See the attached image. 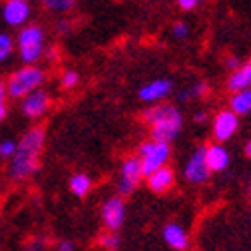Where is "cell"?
<instances>
[{
  "label": "cell",
  "instance_id": "obj_29",
  "mask_svg": "<svg viewBox=\"0 0 251 251\" xmlns=\"http://www.w3.org/2000/svg\"><path fill=\"white\" fill-rule=\"evenodd\" d=\"M239 64H241V62H239V60H237L235 56H227V58H226V66H227V68H229L231 72H233V70H235V68H237Z\"/></svg>",
  "mask_w": 251,
  "mask_h": 251
},
{
  "label": "cell",
  "instance_id": "obj_8",
  "mask_svg": "<svg viewBox=\"0 0 251 251\" xmlns=\"http://www.w3.org/2000/svg\"><path fill=\"white\" fill-rule=\"evenodd\" d=\"M2 20L6 26L10 28H22L28 24L30 14H32V8H30V2H22V0H6L2 4Z\"/></svg>",
  "mask_w": 251,
  "mask_h": 251
},
{
  "label": "cell",
  "instance_id": "obj_30",
  "mask_svg": "<svg viewBox=\"0 0 251 251\" xmlns=\"http://www.w3.org/2000/svg\"><path fill=\"white\" fill-rule=\"evenodd\" d=\"M6 98H8V94H6V80L0 78V102H4Z\"/></svg>",
  "mask_w": 251,
  "mask_h": 251
},
{
  "label": "cell",
  "instance_id": "obj_13",
  "mask_svg": "<svg viewBox=\"0 0 251 251\" xmlns=\"http://www.w3.org/2000/svg\"><path fill=\"white\" fill-rule=\"evenodd\" d=\"M203 158H205L207 170L209 172H217V174L226 172L229 168V162H231L229 151L222 144H211V146L203 148Z\"/></svg>",
  "mask_w": 251,
  "mask_h": 251
},
{
  "label": "cell",
  "instance_id": "obj_32",
  "mask_svg": "<svg viewBox=\"0 0 251 251\" xmlns=\"http://www.w3.org/2000/svg\"><path fill=\"white\" fill-rule=\"evenodd\" d=\"M6 114H8V108H6V104H4V102H0V124L4 122Z\"/></svg>",
  "mask_w": 251,
  "mask_h": 251
},
{
  "label": "cell",
  "instance_id": "obj_25",
  "mask_svg": "<svg viewBox=\"0 0 251 251\" xmlns=\"http://www.w3.org/2000/svg\"><path fill=\"white\" fill-rule=\"evenodd\" d=\"M172 34H174L176 38H185V36H187V24H185V22H176V24L172 26Z\"/></svg>",
  "mask_w": 251,
  "mask_h": 251
},
{
  "label": "cell",
  "instance_id": "obj_11",
  "mask_svg": "<svg viewBox=\"0 0 251 251\" xmlns=\"http://www.w3.org/2000/svg\"><path fill=\"white\" fill-rule=\"evenodd\" d=\"M172 88H174V82L168 80V78H158V80H151L148 84H144L138 92L140 100L144 102H150V104H160L164 98H168L172 94Z\"/></svg>",
  "mask_w": 251,
  "mask_h": 251
},
{
  "label": "cell",
  "instance_id": "obj_7",
  "mask_svg": "<svg viewBox=\"0 0 251 251\" xmlns=\"http://www.w3.org/2000/svg\"><path fill=\"white\" fill-rule=\"evenodd\" d=\"M237 130H239V116H235L229 108L215 114V118H213V138L217 140V144H224V142L231 140Z\"/></svg>",
  "mask_w": 251,
  "mask_h": 251
},
{
  "label": "cell",
  "instance_id": "obj_27",
  "mask_svg": "<svg viewBox=\"0 0 251 251\" xmlns=\"http://www.w3.org/2000/svg\"><path fill=\"white\" fill-rule=\"evenodd\" d=\"M56 30H58L60 34H68L70 30H72V24H70L68 20H60V22L56 24Z\"/></svg>",
  "mask_w": 251,
  "mask_h": 251
},
{
  "label": "cell",
  "instance_id": "obj_18",
  "mask_svg": "<svg viewBox=\"0 0 251 251\" xmlns=\"http://www.w3.org/2000/svg\"><path fill=\"white\" fill-rule=\"evenodd\" d=\"M90 190H92V179L86 174H72V177H70V192L76 198L88 196Z\"/></svg>",
  "mask_w": 251,
  "mask_h": 251
},
{
  "label": "cell",
  "instance_id": "obj_21",
  "mask_svg": "<svg viewBox=\"0 0 251 251\" xmlns=\"http://www.w3.org/2000/svg\"><path fill=\"white\" fill-rule=\"evenodd\" d=\"M98 245L104 247V249H116L120 245V235L114 233V231H108V233H102L98 237Z\"/></svg>",
  "mask_w": 251,
  "mask_h": 251
},
{
  "label": "cell",
  "instance_id": "obj_5",
  "mask_svg": "<svg viewBox=\"0 0 251 251\" xmlns=\"http://www.w3.org/2000/svg\"><path fill=\"white\" fill-rule=\"evenodd\" d=\"M170 155H172L170 144L153 142V140L144 142V144L140 146V151H138V158H140V164H142V174H144V177H148V176L153 174L155 170L168 166Z\"/></svg>",
  "mask_w": 251,
  "mask_h": 251
},
{
  "label": "cell",
  "instance_id": "obj_6",
  "mask_svg": "<svg viewBox=\"0 0 251 251\" xmlns=\"http://www.w3.org/2000/svg\"><path fill=\"white\" fill-rule=\"evenodd\" d=\"M144 179V174H142V164H140V158L138 155H130L122 162V168H120V179H118V192H120V198L122 196H130L136 192V187L140 185V181Z\"/></svg>",
  "mask_w": 251,
  "mask_h": 251
},
{
  "label": "cell",
  "instance_id": "obj_19",
  "mask_svg": "<svg viewBox=\"0 0 251 251\" xmlns=\"http://www.w3.org/2000/svg\"><path fill=\"white\" fill-rule=\"evenodd\" d=\"M40 2H42L48 10L62 14V12H70V10L76 6L78 0H40Z\"/></svg>",
  "mask_w": 251,
  "mask_h": 251
},
{
  "label": "cell",
  "instance_id": "obj_22",
  "mask_svg": "<svg viewBox=\"0 0 251 251\" xmlns=\"http://www.w3.org/2000/svg\"><path fill=\"white\" fill-rule=\"evenodd\" d=\"M78 82H80V74H78L76 70H66L64 74H62V78H60V86L64 88V90L76 88Z\"/></svg>",
  "mask_w": 251,
  "mask_h": 251
},
{
  "label": "cell",
  "instance_id": "obj_24",
  "mask_svg": "<svg viewBox=\"0 0 251 251\" xmlns=\"http://www.w3.org/2000/svg\"><path fill=\"white\" fill-rule=\"evenodd\" d=\"M185 94H187V98H203L207 94V84L205 82H196Z\"/></svg>",
  "mask_w": 251,
  "mask_h": 251
},
{
  "label": "cell",
  "instance_id": "obj_33",
  "mask_svg": "<svg viewBox=\"0 0 251 251\" xmlns=\"http://www.w3.org/2000/svg\"><path fill=\"white\" fill-rule=\"evenodd\" d=\"M245 155H247V158H251V140H249L247 146H245Z\"/></svg>",
  "mask_w": 251,
  "mask_h": 251
},
{
  "label": "cell",
  "instance_id": "obj_2",
  "mask_svg": "<svg viewBox=\"0 0 251 251\" xmlns=\"http://www.w3.org/2000/svg\"><path fill=\"white\" fill-rule=\"evenodd\" d=\"M144 120L150 124L153 142L170 144L179 136L183 128L181 112L172 104H153L144 112Z\"/></svg>",
  "mask_w": 251,
  "mask_h": 251
},
{
  "label": "cell",
  "instance_id": "obj_20",
  "mask_svg": "<svg viewBox=\"0 0 251 251\" xmlns=\"http://www.w3.org/2000/svg\"><path fill=\"white\" fill-rule=\"evenodd\" d=\"M14 38L10 36V34H6V32H0V62H4V60H8L10 56H12V52H14Z\"/></svg>",
  "mask_w": 251,
  "mask_h": 251
},
{
  "label": "cell",
  "instance_id": "obj_23",
  "mask_svg": "<svg viewBox=\"0 0 251 251\" xmlns=\"http://www.w3.org/2000/svg\"><path fill=\"white\" fill-rule=\"evenodd\" d=\"M16 151V142L14 140H2L0 142V158L10 160Z\"/></svg>",
  "mask_w": 251,
  "mask_h": 251
},
{
  "label": "cell",
  "instance_id": "obj_3",
  "mask_svg": "<svg viewBox=\"0 0 251 251\" xmlns=\"http://www.w3.org/2000/svg\"><path fill=\"white\" fill-rule=\"evenodd\" d=\"M44 44H46V32L38 24H26L20 28V32L14 40V46L20 54V60L26 66H34L36 62L44 56Z\"/></svg>",
  "mask_w": 251,
  "mask_h": 251
},
{
  "label": "cell",
  "instance_id": "obj_14",
  "mask_svg": "<svg viewBox=\"0 0 251 251\" xmlns=\"http://www.w3.org/2000/svg\"><path fill=\"white\" fill-rule=\"evenodd\" d=\"M146 179H148V187L153 194H166L176 181V174L172 168L164 166L160 170H155L153 174H150Z\"/></svg>",
  "mask_w": 251,
  "mask_h": 251
},
{
  "label": "cell",
  "instance_id": "obj_15",
  "mask_svg": "<svg viewBox=\"0 0 251 251\" xmlns=\"http://www.w3.org/2000/svg\"><path fill=\"white\" fill-rule=\"evenodd\" d=\"M227 88L231 94L241 92V90H249L251 88V58L243 64H239L227 78Z\"/></svg>",
  "mask_w": 251,
  "mask_h": 251
},
{
  "label": "cell",
  "instance_id": "obj_9",
  "mask_svg": "<svg viewBox=\"0 0 251 251\" xmlns=\"http://www.w3.org/2000/svg\"><path fill=\"white\" fill-rule=\"evenodd\" d=\"M124 219H126V203L120 196L108 198L102 205V222L108 227V231H118L124 226Z\"/></svg>",
  "mask_w": 251,
  "mask_h": 251
},
{
  "label": "cell",
  "instance_id": "obj_31",
  "mask_svg": "<svg viewBox=\"0 0 251 251\" xmlns=\"http://www.w3.org/2000/svg\"><path fill=\"white\" fill-rule=\"evenodd\" d=\"M205 120H207V114H205V112L200 110V112L194 114V122H196V124H201V122H205Z\"/></svg>",
  "mask_w": 251,
  "mask_h": 251
},
{
  "label": "cell",
  "instance_id": "obj_10",
  "mask_svg": "<svg viewBox=\"0 0 251 251\" xmlns=\"http://www.w3.org/2000/svg\"><path fill=\"white\" fill-rule=\"evenodd\" d=\"M50 110V94L46 90H34L22 98V114L28 120H38Z\"/></svg>",
  "mask_w": 251,
  "mask_h": 251
},
{
  "label": "cell",
  "instance_id": "obj_17",
  "mask_svg": "<svg viewBox=\"0 0 251 251\" xmlns=\"http://www.w3.org/2000/svg\"><path fill=\"white\" fill-rule=\"evenodd\" d=\"M229 110L235 116H245L251 112V88L249 90H241L231 94V100H229Z\"/></svg>",
  "mask_w": 251,
  "mask_h": 251
},
{
  "label": "cell",
  "instance_id": "obj_16",
  "mask_svg": "<svg viewBox=\"0 0 251 251\" xmlns=\"http://www.w3.org/2000/svg\"><path fill=\"white\" fill-rule=\"evenodd\" d=\"M164 239L172 249H177V251H185L187 247H190L187 233L179 224H168L164 227Z\"/></svg>",
  "mask_w": 251,
  "mask_h": 251
},
{
  "label": "cell",
  "instance_id": "obj_26",
  "mask_svg": "<svg viewBox=\"0 0 251 251\" xmlns=\"http://www.w3.org/2000/svg\"><path fill=\"white\" fill-rule=\"evenodd\" d=\"M201 4V0H177V6L181 10H194Z\"/></svg>",
  "mask_w": 251,
  "mask_h": 251
},
{
  "label": "cell",
  "instance_id": "obj_34",
  "mask_svg": "<svg viewBox=\"0 0 251 251\" xmlns=\"http://www.w3.org/2000/svg\"><path fill=\"white\" fill-rule=\"evenodd\" d=\"M22 2H28V0H22Z\"/></svg>",
  "mask_w": 251,
  "mask_h": 251
},
{
  "label": "cell",
  "instance_id": "obj_12",
  "mask_svg": "<svg viewBox=\"0 0 251 251\" xmlns=\"http://www.w3.org/2000/svg\"><path fill=\"white\" fill-rule=\"evenodd\" d=\"M185 174V179L190 183H196V185H201L209 179V170H207V164H205V158H203V148H198L192 158L187 160V166L183 170Z\"/></svg>",
  "mask_w": 251,
  "mask_h": 251
},
{
  "label": "cell",
  "instance_id": "obj_4",
  "mask_svg": "<svg viewBox=\"0 0 251 251\" xmlns=\"http://www.w3.org/2000/svg\"><path fill=\"white\" fill-rule=\"evenodd\" d=\"M46 82V72L38 66H22L16 72H12L6 80V94L8 98L22 100L30 92L40 90V86Z\"/></svg>",
  "mask_w": 251,
  "mask_h": 251
},
{
  "label": "cell",
  "instance_id": "obj_28",
  "mask_svg": "<svg viewBox=\"0 0 251 251\" xmlns=\"http://www.w3.org/2000/svg\"><path fill=\"white\" fill-rule=\"evenodd\" d=\"M56 249L58 251H76V245H74V241L64 239V241H58V247Z\"/></svg>",
  "mask_w": 251,
  "mask_h": 251
},
{
  "label": "cell",
  "instance_id": "obj_1",
  "mask_svg": "<svg viewBox=\"0 0 251 251\" xmlns=\"http://www.w3.org/2000/svg\"><path fill=\"white\" fill-rule=\"evenodd\" d=\"M46 142V132L42 126L30 128L22 138L16 142V151L10 158L8 176L14 181H24L38 170V160Z\"/></svg>",
  "mask_w": 251,
  "mask_h": 251
}]
</instances>
